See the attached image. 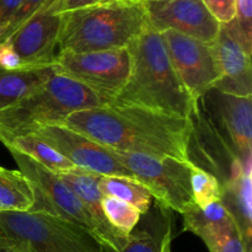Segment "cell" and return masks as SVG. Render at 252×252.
I'll list each match as a JSON object with an SVG mask.
<instances>
[{
	"mask_svg": "<svg viewBox=\"0 0 252 252\" xmlns=\"http://www.w3.org/2000/svg\"><path fill=\"white\" fill-rule=\"evenodd\" d=\"M212 16L220 25L233 21L236 12V0H203Z\"/></svg>",
	"mask_w": 252,
	"mask_h": 252,
	"instance_id": "cell-26",
	"label": "cell"
},
{
	"mask_svg": "<svg viewBox=\"0 0 252 252\" xmlns=\"http://www.w3.org/2000/svg\"><path fill=\"white\" fill-rule=\"evenodd\" d=\"M103 1L106 0H53L52 7L57 14H63V12L75 11V10L94 6Z\"/></svg>",
	"mask_w": 252,
	"mask_h": 252,
	"instance_id": "cell-28",
	"label": "cell"
},
{
	"mask_svg": "<svg viewBox=\"0 0 252 252\" xmlns=\"http://www.w3.org/2000/svg\"><path fill=\"white\" fill-rule=\"evenodd\" d=\"M121 1H129V2H142L143 0H121Z\"/></svg>",
	"mask_w": 252,
	"mask_h": 252,
	"instance_id": "cell-31",
	"label": "cell"
},
{
	"mask_svg": "<svg viewBox=\"0 0 252 252\" xmlns=\"http://www.w3.org/2000/svg\"><path fill=\"white\" fill-rule=\"evenodd\" d=\"M142 2L106 0L94 6L61 14L58 52L126 48L148 26Z\"/></svg>",
	"mask_w": 252,
	"mask_h": 252,
	"instance_id": "cell-3",
	"label": "cell"
},
{
	"mask_svg": "<svg viewBox=\"0 0 252 252\" xmlns=\"http://www.w3.org/2000/svg\"><path fill=\"white\" fill-rule=\"evenodd\" d=\"M161 34L175 71L192 98L199 100L221 78L213 43H204L172 30Z\"/></svg>",
	"mask_w": 252,
	"mask_h": 252,
	"instance_id": "cell-9",
	"label": "cell"
},
{
	"mask_svg": "<svg viewBox=\"0 0 252 252\" xmlns=\"http://www.w3.org/2000/svg\"><path fill=\"white\" fill-rule=\"evenodd\" d=\"M56 73V65L14 70L0 68V110L31 94Z\"/></svg>",
	"mask_w": 252,
	"mask_h": 252,
	"instance_id": "cell-18",
	"label": "cell"
},
{
	"mask_svg": "<svg viewBox=\"0 0 252 252\" xmlns=\"http://www.w3.org/2000/svg\"><path fill=\"white\" fill-rule=\"evenodd\" d=\"M101 206L108 223L127 236L132 233L142 218V213L135 207L116 197L103 196Z\"/></svg>",
	"mask_w": 252,
	"mask_h": 252,
	"instance_id": "cell-22",
	"label": "cell"
},
{
	"mask_svg": "<svg viewBox=\"0 0 252 252\" xmlns=\"http://www.w3.org/2000/svg\"><path fill=\"white\" fill-rule=\"evenodd\" d=\"M0 37H1V32H0Z\"/></svg>",
	"mask_w": 252,
	"mask_h": 252,
	"instance_id": "cell-32",
	"label": "cell"
},
{
	"mask_svg": "<svg viewBox=\"0 0 252 252\" xmlns=\"http://www.w3.org/2000/svg\"><path fill=\"white\" fill-rule=\"evenodd\" d=\"M175 218L172 211L153 201L152 207L143 214L139 223L128 236V241L121 251L103 245V252H172Z\"/></svg>",
	"mask_w": 252,
	"mask_h": 252,
	"instance_id": "cell-17",
	"label": "cell"
},
{
	"mask_svg": "<svg viewBox=\"0 0 252 252\" xmlns=\"http://www.w3.org/2000/svg\"><path fill=\"white\" fill-rule=\"evenodd\" d=\"M58 176L76 194V197L80 199L81 203L88 208L93 218L95 219L100 229L101 243L115 251L122 250L127 244L129 235H125L113 228L103 214L102 206H101L103 194L98 189V180L102 175L80 167H74L69 171L58 174Z\"/></svg>",
	"mask_w": 252,
	"mask_h": 252,
	"instance_id": "cell-16",
	"label": "cell"
},
{
	"mask_svg": "<svg viewBox=\"0 0 252 252\" xmlns=\"http://www.w3.org/2000/svg\"><path fill=\"white\" fill-rule=\"evenodd\" d=\"M7 150L33 189L34 204L29 212H43L63 218L88 229L100 240V229L95 219L58 174L46 169L16 150Z\"/></svg>",
	"mask_w": 252,
	"mask_h": 252,
	"instance_id": "cell-8",
	"label": "cell"
},
{
	"mask_svg": "<svg viewBox=\"0 0 252 252\" xmlns=\"http://www.w3.org/2000/svg\"><path fill=\"white\" fill-rule=\"evenodd\" d=\"M126 48L130 56L129 76L112 103L189 118L196 101L175 71L162 34L148 25Z\"/></svg>",
	"mask_w": 252,
	"mask_h": 252,
	"instance_id": "cell-2",
	"label": "cell"
},
{
	"mask_svg": "<svg viewBox=\"0 0 252 252\" xmlns=\"http://www.w3.org/2000/svg\"><path fill=\"white\" fill-rule=\"evenodd\" d=\"M143 1H148V0H143Z\"/></svg>",
	"mask_w": 252,
	"mask_h": 252,
	"instance_id": "cell-33",
	"label": "cell"
},
{
	"mask_svg": "<svg viewBox=\"0 0 252 252\" xmlns=\"http://www.w3.org/2000/svg\"><path fill=\"white\" fill-rule=\"evenodd\" d=\"M0 236L22 241L30 252H103L95 234L43 212H1Z\"/></svg>",
	"mask_w": 252,
	"mask_h": 252,
	"instance_id": "cell-5",
	"label": "cell"
},
{
	"mask_svg": "<svg viewBox=\"0 0 252 252\" xmlns=\"http://www.w3.org/2000/svg\"><path fill=\"white\" fill-rule=\"evenodd\" d=\"M182 217V231L198 236L209 252H248L235 219L221 202H214L204 208L194 206Z\"/></svg>",
	"mask_w": 252,
	"mask_h": 252,
	"instance_id": "cell-14",
	"label": "cell"
},
{
	"mask_svg": "<svg viewBox=\"0 0 252 252\" xmlns=\"http://www.w3.org/2000/svg\"><path fill=\"white\" fill-rule=\"evenodd\" d=\"M143 5L149 26L160 33L172 30L204 43H213L220 30V24L203 0H148Z\"/></svg>",
	"mask_w": 252,
	"mask_h": 252,
	"instance_id": "cell-12",
	"label": "cell"
},
{
	"mask_svg": "<svg viewBox=\"0 0 252 252\" xmlns=\"http://www.w3.org/2000/svg\"><path fill=\"white\" fill-rule=\"evenodd\" d=\"M102 105L86 86L56 73L31 94L0 110V142L32 134L44 126L62 125L73 112Z\"/></svg>",
	"mask_w": 252,
	"mask_h": 252,
	"instance_id": "cell-4",
	"label": "cell"
},
{
	"mask_svg": "<svg viewBox=\"0 0 252 252\" xmlns=\"http://www.w3.org/2000/svg\"><path fill=\"white\" fill-rule=\"evenodd\" d=\"M22 0H0V32L1 36L9 27L12 17L15 16Z\"/></svg>",
	"mask_w": 252,
	"mask_h": 252,
	"instance_id": "cell-29",
	"label": "cell"
},
{
	"mask_svg": "<svg viewBox=\"0 0 252 252\" xmlns=\"http://www.w3.org/2000/svg\"><path fill=\"white\" fill-rule=\"evenodd\" d=\"M34 204V192L30 180L20 170L0 166V213L29 212Z\"/></svg>",
	"mask_w": 252,
	"mask_h": 252,
	"instance_id": "cell-19",
	"label": "cell"
},
{
	"mask_svg": "<svg viewBox=\"0 0 252 252\" xmlns=\"http://www.w3.org/2000/svg\"><path fill=\"white\" fill-rule=\"evenodd\" d=\"M54 65L57 73L86 86L103 105H108L127 83L130 56L127 48L86 53L58 52Z\"/></svg>",
	"mask_w": 252,
	"mask_h": 252,
	"instance_id": "cell-7",
	"label": "cell"
},
{
	"mask_svg": "<svg viewBox=\"0 0 252 252\" xmlns=\"http://www.w3.org/2000/svg\"><path fill=\"white\" fill-rule=\"evenodd\" d=\"M217 132L244 160L252 159L251 96H238L212 89L198 100Z\"/></svg>",
	"mask_w": 252,
	"mask_h": 252,
	"instance_id": "cell-10",
	"label": "cell"
},
{
	"mask_svg": "<svg viewBox=\"0 0 252 252\" xmlns=\"http://www.w3.org/2000/svg\"><path fill=\"white\" fill-rule=\"evenodd\" d=\"M0 68L5 70L22 68L21 59L9 41H0Z\"/></svg>",
	"mask_w": 252,
	"mask_h": 252,
	"instance_id": "cell-27",
	"label": "cell"
},
{
	"mask_svg": "<svg viewBox=\"0 0 252 252\" xmlns=\"http://www.w3.org/2000/svg\"><path fill=\"white\" fill-rule=\"evenodd\" d=\"M191 191L193 203L198 208L221 201V189L216 177L201 167L192 165Z\"/></svg>",
	"mask_w": 252,
	"mask_h": 252,
	"instance_id": "cell-23",
	"label": "cell"
},
{
	"mask_svg": "<svg viewBox=\"0 0 252 252\" xmlns=\"http://www.w3.org/2000/svg\"><path fill=\"white\" fill-rule=\"evenodd\" d=\"M249 54L252 53V0H236L233 21L224 24Z\"/></svg>",
	"mask_w": 252,
	"mask_h": 252,
	"instance_id": "cell-24",
	"label": "cell"
},
{
	"mask_svg": "<svg viewBox=\"0 0 252 252\" xmlns=\"http://www.w3.org/2000/svg\"><path fill=\"white\" fill-rule=\"evenodd\" d=\"M98 189L103 196L116 197L135 207L142 216L149 211L154 201L147 187L143 186L137 180L127 177L101 176L98 180Z\"/></svg>",
	"mask_w": 252,
	"mask_h": 252,
	"instance_id": "cell-21",
	"label": "cell"
},
{
	"mask_svg": "<svg viewBox=\"0 0 252 252\" xmlns=\"http://www.w3.org/2000/svg\"><path fill=\"white\" fill-rule=\"evenodd\" d=\"M2 144L5 145L6 149H12L21 153L56 174H62V172L69 171V170L76 167L63 155L59 154L53 148L49 147L39 138L34 137L33 134L12 138Z\"/></svg>",
	"mask_w": 252,
	"mask_h": 252,
	"instance_id": "cell-20",
	"label": "cell"
},
{
	"mask_svg": "<svg viewBox=\"0 0 252 252\" xmlns=\"http://www.w3.org/2000/svg\"><path fill=\"white\" fill-rule=\"evenodd\" d=\"M32 134L63 155L74 166L102 176H120L135 180L132 172L113 157L108 148L65 126H44Z\"/></svg>",
	"mask_w": 252,
	"mask_h": 252,
	"instance_id": "cell-11",
	"label": "cell"
},
{
	"mask_svg": "<svg viewBox=\"0 0 252 252\" xmlns=\"http://www.w3.org/2000/svg\"><path fill=\"white\" fill-rule=\"evenodd\" d=\"M53 0H49L14 33L9 41L19 54L24 68H42L54 65L58 47L61 14L53 11Z\"/></svg>",
	"mask_w": 252,
	"mask_h": 252,
	"instance_id": "cell-13",
	"label": "cell"
},
{
	"mask_svg": "<svg viewBox=\"0 0 252 252\" xmlns=\"http://www.w3.org/2000/svg\"><path fill=\"white\" fill-rule=\"evenodd\" d=\"M0 252H30V250L22 241L0 236Z\"/></svg>",
	"mask_w": 252,
	"mask_h": 252,
	"instance_id": "cell-30",
	"label": "cell"
},
{
	"mask_svg": "<svg viewBox=\"0 0 252 252\" xmlns=\"http://www.w3.org/2000/svg\"><path fill=\"white\" fill-rule=\"evenodd\" d=\"M213 47L221 70V78L213 89L231 95L252 96L251 54L225 25H220Z\"/></svg>",
	"mask_w": 252,
	"mask_h": 252,
	"instance_id": "cell-15",
	"label": "cell"
},
{
	"mask_svg": "<svg viewBox=\"0 0 252 252\" xmlns=\"http://www.w3.org/2000/svg\"><path fill=\"white\" fill-rule=\"evenodd\" d=\"M48 1L49 0H22L21 6L19 7V10L16 11L15 16L12 17L11 22H10L6 31H5L4 34L0 37V41H4L7 37L11 36L22 24H25L32 15L36 14V12Z\"/></svg>",
	"mask_w": 252,
	"mask_h": 252,
	"instance_id": "cell-25",
	"label": "cell"
},
{
	"mask_svg": "<svg viewBox=\"0 0 252 252\" xmlns=\"http://www.w3.org/2000/svg\"><path fill=\"white\" fill-rule=\"evenodd\" d=\"M110 152L165 208L182 216L196 206L191 191V161L113 149Z\"/></svg>",
	"mask_w": 252,
	"mask_h": 252,
	"instance_id": "cell-6",
	"label": "cell"
},
{
	"mask_svg": "<svg viewBox=\"0 0 252 252\" xmlns=\"http://www.w3.org/2000/svg\"><path fill=\"white\" fill-rule=\"evenodd\" d=\"M62 126L113 150L189 161L191 118L110 103L73 112Z\"/></svg>",
	"mask_w": 252,
	"mask_h": 252,
	"instance_id": "cell-1",
	"label": "cell"
}]
</instances>
